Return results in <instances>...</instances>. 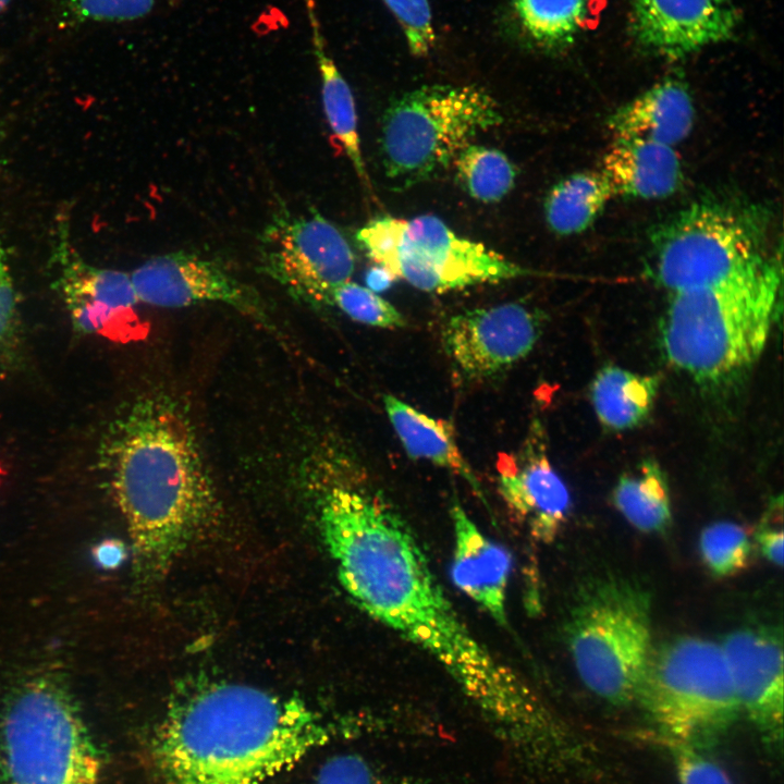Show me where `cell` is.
<instances>
[{"mask_svg":"<svg viewBox=\"0 0 784 784\" xmlns=\"http://www.w3.org/2000/svg\"><path fill=\"white\" fill-rule=\"evenodd\" d=\"M383 405L409 457L424 460L455 473L470 486L483 505L488 506L482 487L460 451L453 427L448 421L433 418L391 394L383 395Z\"/></svg>","mask_w":784,"mask_h":784,"instance_id":"cell-21","label":"cell"},{"mask_svg":"<svg viewBox=\"0 0 784 784\" xmlns=\"http://www.w3.org/2000/svg\"><path fill=\"white\" fill-rule=\"evenodd\" d=\"M700 553L708 568L718 576H727L746 566L750 540L746 530L731 522L707 526L699 540Z\"/></svg>","mask_w":784,"mask_h":784,"instance_id":"cell-28","label":"cell"},{"mask_svg":"<svg viewBox=\"0 0 784 784\" xmlns=\"http://www.w3.org/2000/svg\"><path fill=\"white\" fill-rule=\"evenodd\" d=\"M613 197L600 171L573 173L548 192L543 213L549 229L558 235H573L586 231Z\"/></svg>","mask_w":784,"mask_h":784,"instance_id":"cell-23","label":"cell"},{"mask_svg":"<svg viewBox=\"0 0 784 784\" xmlns=\"http://www.w3.org/2000/svg\"><path fill=\"white\" fill-rule=\"evenodd\" d=\"M600 172L613 196L661 199L683 182L681 159L674 147L646 139L614 138Z\"/></svg>","mask_w":784,"mask_h":784,"instance_id":"cell-19","label":"cell"},{"mask_svg":"<svg viewBox=\"0 0 784 784\" xmlns=\"http://www.w3.org/2000/svg\"><path fill=\"white\" fill-rule=\"evenodd\" d=\"M567 641L587 688L612 703L632 701L652 651L648 597L625 581L595 585L572 611Z\"/></svg>","mask_w":784,"mask_h":784,"instance_id":"cell-8","label":"cell"},{"mask_svg":"<svg viewBox=\"0 0 784 784\" xmlns=\"http://www.w3.org/2000/svg\"><path fill=\"white\" fill-rule=\"evenodd\" d=\"M130 277L139 303L174 308L221 303L254 319L267 321L265 304L255 289L240 281L218 261L194 253L155 256Z\"/></svg>","mask_w":784,"mask_h":784,"instance_id":"cell-14","label":"cell"},{"mask_svg":"<svg viewBox=\"0 0 784 784\" xmlns=\"http://www.w3.org/2000/svg\"><path fill=\"white\" fill-rule=\"evenodd\" d=\"M155 0H66L68 16L75 22H123L147 15Z\"/></svg>","mask_w":784,"mask_h":784,"instance_id":"cell-31","label":"cell"},{"mask_svg":"<svg viewBox=\"0 0 784 784\" xmlns=\"http://www.w3.org/2000/svg\"><path fill=\"white\" fill-rule=\"evenodd\" d=\"M497 101L473 85H425L385 108L379 147L384 174L395 189L433 177L453 163L479 132L501 124Z\"/></svg>","mask_w":784,"mask_h":784,"instance_id":"cell-7","label":"cell"},{"mask_svg":"<svg viewBox=\"0 0 784 784\" xmlns=\"http://www.w3.org/2000/svg\"><path fill=\"white\" fill-rule=\"evenodd\" d=\"M17 299L9 257L0 241V363L15 359L19 346Z\"/></svg>","mask_w":784,"mask_h":784,"instance_id":"cell-33","label":"cell"},{"mask_svg":"<svg viewBox=\"0 0 784 784\" xmlns=\"http://www.w3.org/2000/svg\"><path fill=\"white\" fill-rule=\"evenodd\" d=\"M56 261L60 267L58 287L76 332L120 342L147 334V324L135 311L139 301L130 274L86 264L61 237Z\"/></svg>","mask_w":784,"mask_h":784,"instance_id":"cell-13","label":"cell"},{"mask_svg":"<svg viewBox=\"0 0 784 784\" xmlns=\"http://www.w3.org/2000/svg\"><path fill=\"white\" fill-rule=\"evenodd\" d=\"M513 9L535 47L556 51L571 45L583 28L589 0H513Z\"/></svg>","mask_w":784,"mask_h":784,"instance_id":"cell-26","label":"cell"},{"mask_svg":"<svg viewBox=\"0 0 784 784\" xmlns=\"http://www.w3.org/2000/svg\"><path fill=\"white\" fill-rule=\"evenodd\" d=\"M758 542L764 558L777 566L783 565V531L781 528L763 527L758 532Z\"/></svg>","mask_w":784,"mask_h":784,"instance_id":"cell-35","label":"cell"},{"mask_svg":"<svg viewBox=\"0 0 784 784\" xmlns=\"http://www.w3.org/2000/svg\"><path fill=\"white\" fill-rule=\"evenodd\" d=\"M542 327L539 311L517 303L451 316L441 330L443 350L468 380L495 378L526 357Z\"/></svg>","mask_w":784,"mask_h":784,"instance_id":"cell-12","label":"cell"},{"mask_svg":"<svg viewBox=\"0 0 784 784\" xmlns=\"http://www.w3.org/2000/svg\"><path fill=\"white\" fill-rule=\"evenodd\" d=\"M315 46L327 121L341 148L352 162L364 188L371 194V184L360 149L353 93L333 60L327 54L317 32L315 34Z\"/></svg>","mask_w":784,"mask_h":784,"instance_id":"cell-25","label":"cell"},{"mask_svg":"<svg viewBox=\"0 0 784 784\" xmlns=\"http://www.w3.org/2000/svg\"><path fill=\"white\" fill-rule=\"evenodd\" d=\"M12 0H0V13L7 8Z\"/></svg>","mask_w":784,"mask_h":784,"instance_id":"cell-38","label":"cell"},{"mask_svg":"<svg viewBox=\"0 0 784 784\" xmlns=\"http://www.w3.org/2000/svg\"><path fill=\"white\" fill-rule=\"evenodd\" d=\"M538 421L515 454L498 457V487L509 507L527 522L532 537L551 542L571 506L568 490L553 468Z\"/></svg>","mask_w":784,"mask_h":784,"instance_id":"cell-16","label":"cell"},{"mask_svg":"<svg viewBox=\"0 0 784 784\" xmlns=\"http://www.w3.org/2000/svg\"><path fill=\"white\" fill-rule=\"evenodd\" d=\"M637 698L683 740L722 728L739 710L721 646L696 637L652 649Z\"/></svg>","mask_w":784,"mask_h":784,"instance_id":"cell-10","label":"cell"},{"mask_svg":"<svg viewBox=\"0 0 784 784\" xmlns=\"http://www.w3.org/2000/svg\"><path fill=\"white\" fill-rule=\"evenodd\" d=\"M672 743L678 784H733L725 771L687 740Z\"/></svg>","mask_w":784,"mask_h":784,"instance_id":"cell-34","label":"cell"},{"mask_svg":"<svg viewBox=\"0 0 784 784\" xmlns=\"http://www.w3.org/2000/svg\"><path fill=\"white\" fill-rule=\"evenodd\" d=\"M332 734L299 697L199 677L174 693L154 751L167 784H261Z\"/></svg>","mask_w":784,"mask_h":784,"instance_id":"cell-2","label":"cell"},{"mask_svg":"<svg viewBox=\"0 0 784 784\" xmlns=\"http://www.w3.org/2000/svg\"><path fill=\"white\" fill-rule=\"evenodd\" d=\"M739 709L762 730L781 735L783 722V647L774 633L744 628L721 645Z\"/></svg>","mask_w":784,"mask_h":784,"instance_id":"cell-17","label":"cell"},{"mask_svg":"<svg viewBox=\"0 0 784 784\" xmlns=\"http://www.w3.org/2000/svg\"><path fill=\"white\" fill-rule=\"evenodd\" d=\"M94 558L98 566L113 569L122 564L126 558L124 544L115 539L101 541L94 550Z\"/></svg>","mask_w":784,"mask_h":784,"instance_id":"cell-36","label":"cell"},{"mask_svg":"<svg viewBox=\"0 0 784 784\" xmlns=\"http://www.w3.org/2000/svg\"><path fill=\"white\" fill-rule=\"evenodd\" d=\"M100 455L140 571L163 575L218 514L188 415L164 393L140 396L111 424Z\"/></svg>","mask_w":784,"mask_h":784,"instance_id":"cell-3","label":"cell"},{"mask_svg":"<svg viewBox=\"0 0 784 784\" xmlns=\"http://www.w3.org/2000/svg\"><path fill=\"white\" fill-rule=\"evenodd\" d=\"M368 257L393 279L443 293L535 274L483 244L455 234L436 216L411 220L383 216L356 233Z\"/></svg>","mask_w":784,"mask_h":784,"instance_id":"cell-9","label":"cell"},{"mask_svg":"<svg viewBox=\"0 0 784 784\" xmlns=\"http://www.w3.org/2000/svg\"><path fill=\"white\" fill-rule=\"evenodd\" d=\"M739 21L732 0H634L629 25L641 49L676 60L730 39Z\"/></svg>","mask_w":784,"mask_h":784,"instance_id":"cell-15","label":"cell"},{"mask_svg":"<svg viewBox=\"0 0 784 784\" xmlns=\"http://www.w3.org/2000/svg\"><path fill=\"white\" fill-rule=\"evenodd\" d=\"M613 501L627 522L640 531L661 532L670 526L669 486L654 461H644L636 471L623 475L614 489Z\"/></svg>","mask_w":784,"mask_h":784,"instance_id":"cell-24","label":"cell"},{"mask_svg":"<svg viewBox=\"0 0 784 784\" xmlns=\"http://www.w3.org/2000/svg\"><path fill=\"white\" fill-rule=\"evenodd\" d=\"M99 752L61 679L39 675L0 700V784H98Z\"/></svg>","mask_w":784,"mask_h":784,"instance_id":"cell-5","label":"cell"},{"mask_svg":"<svg viewBox=\"0 0 784 784\" xmlns=\"http://www.w3.org/2000/svg\"><path fill=\"white\" fill-rule=\"evenodd\" d=\"M770 233V216L759 205L697 200L650 234L652 275L671 294L720 283L773 254Z\"/></svg>","mask_w":784,"mask_h":784,"instance_id":"cell-6","label":"cell"},{"mask_svg":"<svg viewBox=\"0 0 784 784\" xmlns=\"http://www.w3.org/2000/svg\"><path fill=\"white\" fill-rule=\"evenodd\" d=\"M694 121V101L686 83L670 76L618 107L607 124L614 138L674 147L690 134Z\"/></svg>","mask_w":784,"mask_h":784,"instance_id":"cell-20","label":"cell"},{"mask_svg":"<svg viewBox=\"0 0 784 784\" xmlns=\"http://www.w3.org/2000/svg\"><path fill=\"white\" fill-rule=\"evenodd\" d=\"M315 784H416L383 775L364 758L343 754L328 759L319 769Z\"/></svg>","mask_w":784,"mask_h":784,"instance_id":"cell-32","label":"cell"},{"mask_svg":"<svg viewBox=\"0 0 784 784\" xmlns=\"http://www.w3.org/2000/svg\"><path fill=\"white\" fill-rule=\"evenodd\" d=\"M659 378L618 366L603 367L592 381L591 401L600 422L615 431L640 425L650 414Z\"/></svg>","mask_w":784,"mask_h":784,"instance_id":"cell-22","label":"cell"},{"mask_svg":"<svg viewBox=\"0 0 784 784\" xmlns=\"http://www.w3.org/2000/svg\"><path fill=\"white\" fill-rule=\"evenodd\" d=\"M400 24L408 49L425 57L433 48L436 34L428 0H383Z\"/></svg>","mask_w":784,"mask_h":784,"instance_id":"cell-30","label":"cell"},{"mask_svg":"<svg viewBox=\"0 0 784 784\" xmlns=\"http://www.w3.org/2000/svg\"><path fill=\"white\" fill-rule=\"evenodd\" d=\"M393 280V277L380 266L373 267L367 273V284L375 292L388 287Z\"/></svg>","mask_w":784,"mask_h":784,"instance_id":"cell-37","label":"cell"},{"mask_svg":"<svg viewBox=\"0 0 784 784\" xmlns=\"http://www.w3.org/2000/svg\"><path fill=\"white\" fill-rule=\"evenodd\" d=\"M328 304L335 305L352 320L367 326L397 329L407 324L405 317L390 302L352 281L333 289Z\"/></svg>","mask_w":784,"mask_h":784,"instance_id":"cell-29","label":"cell"},{"mask_svg":"<svg viewBox=\"0 0 784 784\" xmlns=\"http://www.w3.org/2000/svg\"><path fill=\"white\" fill-rule=\"evenodd\" d=\"M453 163L458 184L476 200L497 203L514 188L517 169L499 149L468 144Z\"/></svg>","mask_w":784,"mask_h":784,"instance_id":"cell-27","label":"cell"},{"mask_svg":"<svg viewBox=\"0 0 784 784\" xmlns=\"http://www.w3.org/2000/svg\"><path fill=\"white\" fill-rule=\"evenodd\" d=\"M258 253L264 272L297 296L324 304L355 270L348 242L316 210L295 215L280 209L261 232Z\"/></svg>","mask_w":784,"mask_h":784,"instance_id":"cell-11","label":"cell"},{"mask_svg":"<svg viewBox=\"0 0 784 784\" xmlns=\"http://www.w3.org/2000/svg\"><path fill=\"white\" fill-rule=\"evenodd\" d=\"M319 526L342 588L370 617L429 653L509 745L535 758L559 726L530 687L463 622L404 522L376 495L333 488Z\"/></svg>","mask_w":784,"mask_h":784,"instance_id":"cell-1","label":"cell"},{"mask_svg":"<svg viewBox=\"0 0 784 784\" xmlns=\"http://www.w3.org/2000/svg\"><path fill=\"white\" fill-rule=\"evenodd\" d=\"M781 252L716 284L671 294L662 322L669 362L702 384H725L758 360L777 315Z\"/></svg>","mask_w":784,"mask_h":784,"instance_id":"cell-4","label":"cell"},{"mask_svg":"<svg viewBox=\"0 0 784 784\" xmlns=\"http://www.w3.org/2000/svg\"><path fill=\"white\" fill-rule=\"evenodd\" d=\"M451 518L454 585L497 623L506 626V595L512 569L510 553L487 537L460 503L452 504Z\"/></svg>","mask_w":784,"mask_h":784,"instance_id":"cell-18","label":"cell"}]
</instances>
